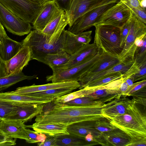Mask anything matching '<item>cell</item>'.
Here are the masks:
<instances>
[{"label":"cell","instance_id":"6da1fadb","mask_svg":"<svg viewBox=\"0 0 146 146\" xmlns=\"http://www.w3.org/2000/svg\"><path fill=\"white\" fill-rule=\"evenodd\" d=\"M51 108L36 116V124L57 123L67 126L84 121H98L105 118L102 115V107L69 106L54 104Z\"/></svg>","mask_w":146,"mask_h":146},{"label":"cell","instance_id":"7a4b0ae2","mask_svg":"<svg viewBox=\"0 0 146 146\" xmlns=\"http://www.w3.org/2000/svg\"><path fill=\"white\" fill-rule=\"evenodd\" d=\"M68 24V17L64 14L51 36L46 35L35 29L31 31L21 43L23 46L29 48L31 60L44 63L46 54L63 49L65 28Z\"/></svg>","mask_w":146,"mask_h":146},{"label":"cell","instance_id":"3957f363","mask_svg":"<svg viewBox=\"0 0 146 146\" xmlns=\"http://www.w3.org/2000/svg\"><path fill=\"white\" fill-rule=\"evenodd\" d=\"M109 120L115 128L126 133L131 138L129 146L146 145V117L132 100L123 114Z\"/></svg>","mask_w":146,"mask_h":146},{"label":"cell","instance_id":"277c9868","mask_svg":"<svg viewBox=\"0 0 146 146\" xmlns=\"http://www.w3.org/2000/svg\"><path fill=\"white\" fill-rule=\"evenodd\" d=\"M94 26V43L102 52L119 58L123 48L120 46L121 28L98 24Z\"/></svg>","mask_w":146,"mask_h":146},{"label":"cell","instance_id":"5b68a950","mask_svg":"<svg viewBox=\"0 0 146 146\" xmlns=\"http://www.w3.org/2000/svg\"><path fill=\"white\" fill-rule=\"evenodd\" d=\"M119 0H104L97 6L78 18L68 30L74 34H77L94 26L102 15L108 9Z\"/></svg>","mask_w":146,"mask_h":146},{"label":"cell","instance_id":"8992f818","mask_svg":"<svg viewBox=\"0 0 146 146\" xmlns=\"http://www.w3.org/2000/svg\"><path fill=\"white\" fill-rule=\"evenodd\" d=\"M0 3L17 17L32 23L35 19L43 4L30 0H0Z\"/></svg>","mask_w":146,"mask_h":146},{"label":"cell","instance_id":"52a82bcc","mask_svg":"<svg viewBox=\"0 0 146 146\" xmlns=\"http://www.w3.org/2000/svg\"><path fill=\"white\" fill-rule=\"evenodd\" d=\"M129 31L122 51L119 57L121 62H134V56L137 48L134 42L136 38L146 35V24L132 13Z\"/></svg>","mask_w":146,"mask_h":146},{"label":"cell","instance_id":"ba28073f","mask_svg":"<svg viewBox=\"0 0 146 146\" xmlns=\"http://www.w3.org/2000/svg\"><path fill=\"white\" fill-rule=\"evenodd\" d=\"M101 54L98 53L90 60L80 65L53 73L52 75L47 76L46 77V81H51L53 83L79 81L99 59Z\"/></svg>","mask_w":146,"mask_h":146},{"label":"cell","instance_id":"9c48e42d","mask_svg":"<svg viewBox=\"0 0 146 146\" xmlns=\"http://www.w3.org/2000/svg\"><path fill=\"white\" fill-rule=\"evenodd\" d=\"M125 81L123 76L105 85L83 89V97L87 96L95 101L102 103L110 102L118 98V91L122 82Z\"/></svg>","mask_w":146,"mask_h":146},{"label":"cell","instance_id":"30bf717a","mask_svg":"<svg viewBox=\"0 0 146 146\" xmlns=\"http://www.w3.org/2000/svg\"><path fill=\"white\" fill-rule=\"evenodd\" d=\"M131 10L123 1H119L108 9L96 24L112 25L121 28L130 18Z\"/></svg>","mask_w":146,"mask_h":146},{"label":"cell","instance_id":"8fae6325","mask_svg":"<svg viewBox=\"0 0 146 146\" xmlns=\"http://www.w3.org/2000/svg\"><path fill=\"white\" fill-rule=\"evenodd\" d=\"M0 21L8 31L19 36L28 34L32 28L30 23L17 17L0 3Z\"/></svg>","mask_w":146,"mask_h":146},{"label":"cell","instance_id":"7c38bea8","mask_svg":"<svg viewBox=\"0 0 146 146\" xmlns=\"http://www.w3.org/2000/svg\"><path fill=\"white\" fill-rule=\"evenodd\" d=\"M92 31L74 34L65 30L63 50L70 55H72L83 45L89 44L91 39Z\"/></svg>","mask_w":146,"mask_h":146},{"label":"cell","instance_id":"4fadbf2b","mask_svg":"<svg viewBox=\"0 0 146 146\" xmlns=\"http://www.w3.org/2000/svg\"><path fill=\"white\" fill-rule=\"evenodd\" d=\"M101 50L94 43L83 45L74 54L70 55L68 61L59 71L75 67L86 62L98 53H100Z\"/></svg>","mask_w":146,"mask_h":146},{"label":"cell","instance_id":"5bb4252c","mask_svg":"<svg viewBox=\"0 0 146 146\" xmlns=\"http://www.w3.org/2000/svg\"><path fill=\"white\" fill-rule=\"evenodd\" d=\"M53 0L44 3L35 19L32 23L34 29L41 31L46 25L62 11Z\"/></svg>","mask_w":146,"mask_h":146},{"label":"cell","instance_id":"9a60e30c","mask_svg":"<svg viewBox=\"0 0 146 146\" xmlns=\"http://www.w3.org/2000/svg\"><path fill=\"white\" fill-rule=\"evenodd\" d=\"M31 60L29 48L23 46L18 53L9 60L5 61V70L6 76L18 74Z\"/></svg>","mask_w":146,"mask_h":146},{"label":"cell","instance_id":"2e32d148","mask_svg":"<svg viewBox=\"0 0 146 146\" xmlns=\"http://www.w3.org/2000/svg\"><path fill=\"white\" fill-rule=\"evenodd\" d=\"M46 104H19L6 119L19 121L25 123L40 114L43 111Z\"/></svg>","mask_w":146,"mask_h":146},{"label":"cell","instance_id":"e0dca14e","mask_svg":"<svg viewBox=\"0 0 146 146\" xmlns=\"http://www.w3.org/2000/svg\"><path fill=\"white\" fill-rule=\"evenodd\" d=\"M131 141V138L128 135L118 128L101 133L95 140V142L102 146H127Z\"/></svg>","mask_w":146,"mask_h":146},{"label":"cell","instance_id":"ac0fdd59","mask_svg":"<svg viewBox=\"0 0 146 146\" xmlns=\"http://www.w3.org/2000/svg\"><path fill=\"white\" fill-rule=\"evenodd\" d=\"M104 0H73L69 10L65 12L71 27L80 17L97 6Z\"/></svg>","mask_w":146,"mask_h":146},{"label":"cell","instance_id":"d6986e66","mask_svg":"<svg viewBox=\"0 0 146 146\" xmlns=\"http://www.w3.org/2000/svg\"><path fill=\"white\" fill-rule=\"evenodd\" d=\"M80 86L79 82L77 81L52 82L37 85L34 84L31 86L19 87L16 90L10 92L15 94L24 95L56 88L69 87H76L79 88Z\"/></svg>","mask_w":146,"mask_h":146},{"label":"cell","instance_id":"ffe728a7","mask_svg":"<svg viewBox=\"0 0 146 146\" xmlns=\"http://www.w3.org/2000/svg\"><path fill=\"white\" fill-rule=\"evenodd\" d=\"M131 100L126 97L115 98L102 107V115L110 119L125 113Z\"/></svg>","mask_w":146,"mask_h":146},{"label":"cell","instance_id":"44dd1931","mask_svg":"<svg viewBox=\"0 0 146 146\" xmlns=\"http://www.w3.org/2000/svg\"><path fill=\"white\" fill-rule=\"evenodd\" d=\"M97 121H84L73 123L67 126L68 131L70 133L84 138L88 134H91L94 138L95 141L101 134L95 128V125Z\"/></svg>","mask_w":146,"mask_h":146},{"label":"cell","instance_id":"7402d4cb","mask_svg":"<svg viewBox=\"0 0 146 146\" xmlns=\"http://www.w3.org/2000/svg\"><path fill=\"white\" fill-rule=\"evenodd\" d=\"M55 98L15 94L8 92L0 93V99L17 104H46Z\"/></svg>","mask_w":146,"mask_h":146},{"label":"cell","instance_id":"603a6c76","mask_svg":"<svg viewBox=\"0 0 146 146\" xmlns=\"http://www.w3.org/2000/svg\"><path fill=\"white\" fill-rule=\"evenodd\" d=\"M134 62H121L115 66L91 76L82 78L79 81L80 84V89L85 87L88 84L93 82L110 76L117 72H120L124 74L130 68Z\"/></svg>","mask_w":146,"mask_h":146},{"label":"cell","instance_id":"cb8c5ba5","mask_svg":"<svg viewBox=\"0 0 146 146\" xmlns=\"http://www.w3.org/2000/svg\"><path fill=\"white\" fill-rule=\"evenodd\" d=\"M121 62V60L118 58L102 52L99 59L87 72L82 78L91 76L113 67Z\"/></svg>","mask_w":146,"mask_h":146},{"label":"cell","instance_id":"d4e9b609","mask_svg":"<svg viewBox=\"0 0 146 146\" xmlns=\"http://www.w3.org/2000/svg\"><path fill=\"white\" fill-rule=\"evenodd\" d=\"M24 123L16 120L2 119L0 122V131L7 137L23 139Z\"/></svg>","mask_w":146,"mask_h":146},{"label":"cell","instance_id":"484cf974","mask_svg":"<svg viewBox=\"0 0 146 146\" xmlns=\"http://www.w3.org/2000/svg\"><path fill=\"white\" fill-rule=\"evenodd\" d=\"M70 55L63 49L47 54L44 59V63L48 65L52 70L53 73L60 71L68 61Z\"/></svg>","mask_w":146,"mask_h":146},{"label":"cell","instance_id":"4316f807","mask_svg":"<svg viewBox=\"0 0 146 146\" xmlns=\"http://www.w3.org/2000/svg\"><path fill=\"white\" fill-rule=\"evenodd\" d=\"M21 42L8 36L4 38L0 45V56L4 61H8L16 54L23 47Z\"/></svg>","mask_w":146,"mask_h":146},{"label":"cell","instance_id":"83f0119b","mask_svg":"<svg viewBox=\"0 0 146 146\" xmlns=\"http://www.w3.org/2000/svg\"><path fill=\"white\" fill-rule=\"evenodd\" d=\"M27 127H31L38 133L44 134L46 135L56 136L64 134H69L67 126L62 124L51 123L36 124L27 126Z\"/></svg>","mask_w":146,"mask_h":146},{"label":"cell","instance_id":"f1b7e54d","mask_svg":"<svg viewBox=\"0 0 146 146\" xmlns=\"http://www.w3.org/2000/svg\"><path fill=\"white\" fill-rule=\"evenodd\" d=\"M56 137V146H86L98 144L94 142H88L84 138L70 133L59 135Z\"/></svg>","mask_w":146,"mask_h":146},{"label":"cell","instance_id":"f546056e","mask_svg":"<svg viewBox=\"0 0 146 146\" xmlns=\"http://www.w3.org/2000/svg\"><path fill=\"white\" fill-rule=\"evenodd\" d=\"M37 78V75L28 76L22 72L0 78V91L5 90L14 84L25 80H31Z\"/></svg>","mask_w":146,"mask_h":146},{"label":"cell","instance_id":"4dcf8cb0","mask_svg":"<svg viewBox=\"0 0 146 146\" xmlns=\"http://www.w3.org/2000/svg\"><path fill=\"white\" fill-rule=\"evenodd\" d=\"M78 88L76 87L56 88L24 95L56 98L69 94L74 90Z\"/></svg>","mask_w":146,"mask_h":146},{"label":"cell","instance_id":"1f68e13d","mask_svg":"<svg viewBox=\"0 0 146 146\" xmlns=\"http://www.w3.org/2000/svg\"><path fill=\"white\" fill-rule=\"evenodd\" d=\"M105 104L95 101L89 97L84 96L74 99L67 102L64 104L72 106L102 107Z\"/></svg>","mask_w":146,"mask_h":146},{"label":"cell","instance_id":"d6a6232c","mask_svg":"<svg viewBox=\"0 0 146 146\" xmlns=\"http://www.w3.org/2000/svg\"><path fill=\"white\" fill-rule=\"evenodd\" d=\"M47 137L45 134L38 133L35 131L25 128V129L23 139L30 143H43Z\"/></svg>","mask_w":146,"mask_h":146},{"label":"cell","instance_id":"836d02e7","mask_svg":"<svg viewBox=\"0 0 146 146\" xmlns=\"http://www.w3.org/2000/svg\"><path fill=\"white\" fill-rule=\"evenodd\" d=\"M19 104L0 99V118L7 119Z\"/></svg>","mask_w":146,"mask_h":146},{"label":"cell","instance_id":"e575fe53","mask_svg":"<svg viewBox=\"0 0 146 146\" xmlns=\"http://www.w3.org/2000/svg\"><path fill=\"white\" fill-rule=\"evenodd\" d=\"M65 13L63 11L60 13L40 32L46 35L51 36L58 27Z\"/></svg>","mask_w":146,"mask_h":146},{"label":"cell","instance_id":"d590c367","mask_svg":"<svg viewBox=\"0 0 146 146\" xmlns=\"http://www.w3.org/2000/svg\"><path fill=\"white\" fill-rule=\"evenodd\" d=\"M123 74L121 72H116L110 76L91 83L86 87L92 88L105 85L113 81L120 78L123 76Z\"/></svg>","mask_w":146,"mask_h":146},{"label":"cell","instance_id":"8d00e7d4","mask_svg":"<svg viewBox=\"0 0 146 146\" xmlns=\"http://www.w3.org/2000/svg\"><path fill=\"white\" fill-rule=\"evenodd\" d=\"M134 60L139 65L146 62V36L144 38L143 46L137 48L134 54Z\"/></svg>","mask_w":146,"mask_h":146},{"label":"cell","instance_id":"74e56055","mask_svg":"<svg viewBox=\"0 0 146 146\" xmlns=\"http://www.w3.org/2000/svg\"><path fill=\"white\" fill-rule=\"evenodd\" d=\"M104 118L96 121L95 127L97 130L103 133L110 131L117 128Z\"/></svg>","mask_w":146,"mask_h":146},{"label":"cell","instance_id":"f35d334b","mask_svg":"<svg viewBox=\"0 0 146 146\" xmlns=\"http://www.w3.org/2000/svg\"><path fill=\"white\" fill-rule=\"evenodd\" d=\"M131 23V18L130 17V18L120 28V46L123 48L129 31Z\"/></svg>","mask_w":146,"mask_h":146},{"label":"cell","instance_id":"ab89813d","mask_svg":"<svg viewBox=\"0 0 146 146\" xmlns=\"http://www.w3.org/2000/svg\"><path fill=\"white\" fill-rule=\"evenodd\" d=\"M146 80L145 79L133 83L132 86L129 87L127 92L124 94L123 97L131 96L134 93L143 87H146Z\"/></svg>","mask_w":146,"mask_h":146},{"label":"cell","instance_id":"60d3db41","mask_svg":"<svg viewBox=\"0 0 146 146\" xmlns=\"http://www.w3.org/2000/svg\"><path fill=\"white\" fill-rule=\"evenodd\" d=\"M125 3L131 10L132 13L138 19L146 24V9H139L132 7L127 4Z\"/></svg>","mask_w":146,"mask_h":146},{"label":"cell","instance_id":"b9f144b4","mask_svg":"<svg viewBox=\"0 0 146 146\" xmlns=\"http://www.w3.org/2000/svg\"><path fill=\"white\" fill-rule=\"evenodd\" d=\"M140 70V65L137 64L134 60L132 65L128 70L123 74V77L124 78L125 80L128 77L134 76L139 72Z\"/></svg>","mask_w":146,"mask_h":146},{"label":"cell","instance_id":"7bdbcfd3","mask_svg":"<svg viewBox=\"0 0 146 146\" xmlns=\"http://www.w3.org/2000/svg\"><path fill=\"white\" fill-rule=\"evenodd\" d=\"M60 9L66 12L69 9L73 0H53Z\"/></svg>","mask_w":146,"mask_h":146},{"label":"cell","instance_id":"ee69618b","mask_svg":"<svg viewBox=\"0 0 146 146\" xmlns=\"http://www.w3.org/2000/svg\"><path fill=\"white\" fill-rule=\"evenodd\" d=\"M16 139L7 138L0 131V146L15 145L16 144Z\"/></svg>","mask_w":146,"mask_h":146},{"label":"cell","instance_id":"f6af8a7d","mask_svg":"<svg viewBox=\"0 0 146 146\" xmlns=\"http://www.w3.org/2000/svg\"><path fill=\"white\" fill-rule=\"evenodd\" d=\"M56 137L54 136L47 135V137L43 143H38L39 146H56Z\"/></svg>","mask_w":146,"mask_h":146},{"label":"cell","instance_id":"bcb514c9","mask_svg":"<svg viewBox=\"0 0 146 146\" xmlns=\"http://www.w3.org/2000/svg\"><path fill=\"white\" fill-rule=\"evenodd\" d=\"M140 70L134 76V82L141 80L145 79L146 76V62L140 65Z\"/></svg>","mask_w":146,"mask_h":146},{"label":"cell","instance_id":"7dc6e473","mask_svg":"<svg viewBox=\"0 0 146 146\" xmlns=\"http://www.w3.org/2000/svg\"><path fill=\"white\" fill-rule=\"evenodd\" d=\"M129 86L125 81H123L121 84L118 91V96L120 98L123 96L129 88Z\"/></svg>","mask_w":146,"mask_h":146},{"label":"cell","instance_id":"c3c4849f","mask_svg":"<svg viewBox=\"0 0 146 146\" xmlns=\"http://www.w3.org/2000/svg\"><path fill=\"white\" fill-rule=\"evenodd\" d=\"M127 4L130 6L141 9H145L142 7L139 0H119Z\"/></svg>","mask_w":146,"mask_h":146},{"label":"cell","instance_id":"681fc988","mask_svg":"<svg viewBox=\"0 0 146 146\" xmlns=\"http://www.w3.org/2000/svg\"><path fill=\"white\" fill-rule=\"evenodd\" d=\"M145 36H146V35L138 37L136 38L134 44L137 47H141L143 46L144 39Z\"/></svg>","mask_w":146,"mask_h":146},{"label":"cell","instance_id":"f907efd6","mask_svg":"<svg viewBox=\"0 0 146 146\" xmlns=\"http://www.w3.org/2000/svg\"><path fill=\"white\" fill-rule=\"evenodd\" d=\"M6 76L5 70V61L0 56V78Z\"/></svg>","mask_w":146,"mask_h":146},{"label":"cell","instance_id":"816d5d0a","mask_svg":"<svg viewBox=\"0 0 146 146\" xmlns=\"http://www.w3.org/2000/svg\"><path fill=\"white\" fill-rule=\"evenodd\" d=\"M7 36L4 27L0 21V45L2 43V40L4 38Z\"/></svg>","mask_w":146,"mask_h":146},{"label":"cell","instance_id":"f5cc1de1","mask_svg":"<svg viewBox=\"0 0 146 146\" xmlns=\"http://www.w3.org/2000/svg\"><path fill=\"white\" fill-rule=\"evenodd\" d=\"M129 87L132 86L134 82V76H131L127 78L125 80Z\"/></svg>","mask_w":146,"mask_h":146},{"label":"cell","instance_id":"db71d44e","mask_svg":"<svg viewBox=\"0 0 146 146\" xmlns=\"http://www.w3.org/2000/svg\"><path fill=\"white\" fill-rule=\"evenodd\" d=\"M84 138L85 140L88 142H95L94 138L91 134H88Z\"/></svg>","mask_w":146,"mask_h":146},{"label":"cell","instance_id":"11a10c76","mask_svg":"<svg viewBox=\"0 0 146 146\" xmlns=\"http://www.w3.org/2000/svg\"><path fill=\"white\" fill-rule=\"evenodd\" d=\"M38 3L43 4L49 0H30Z\"/></svg>","mask_w":146,"mask_h":146},{"label":"cell","instance_id":"9f6ffc18","mask_svg":"<svg viewBox=\"0 0 146 146\" xmlns=\"http://www.w3.org/2000/svg\"><path fill=\"white\" fill-rule=\"evenodd\" d=\"M142 7L146 9V0H139Z\"/></svg>","mask_w":146,"mask_h":146},{"label":"cell","instance_id":"6f0895ef","mask_svg":"<svg viewBox=\"0 0 146 146\" xmlns=\"http://www.w3.org/2000/svg\"><path fill=\"white\" fill-rule=\"evenodd\" d=\"M2 119H1V118H0V122H1V121Z\"/></svg>","mask_w":146,"mask_h":146}]
</instances>
